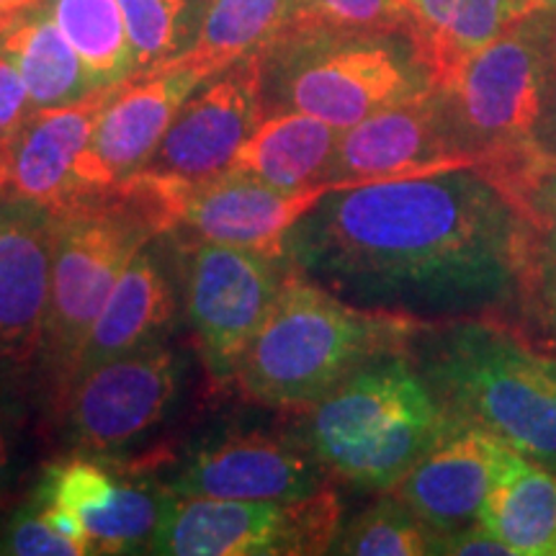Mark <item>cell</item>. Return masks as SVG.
Listing matches in <instances>:
<instances>
[{"label":"cell","mask_w":556,"mask_h":556,"mask_svg":"<svg viewBox=\"0 0 556 556\" xmlns=\"http://www.w3.org/2000/svg\"><path fill=\"white\" fill-rule=\"evenodd\" d=\"M184 299L199 358L214 387L235 384L255 332L287 276V261L253 248L176 238Z\"/></svg>","instance_id":"cell-10"},{"label":"cell","mask_w":556,"mask_h":556,"mask_svg":"<svg viewBox=\"0 0 556 556\" xmlns=\"http://www.w3.org/2000/svg\"><path fill=\"white\" fill-rule=\"evenodd\" d=\"M11 464V451H9V438H5L3 430H0V482H3L5 471H9Z\"/></svg>","instance_id":"cell-37"},{"label":"cell","mask_w":556,"mask_h":556,"mask_svg":"<svg viewBox=\"0 0 556 556\" xmlns=\"http://www.w3.org/2000/svg\"><path fill=\"white\" fill-rule=\"evenodd\" d=\"M34 111L29 88L18 67L0 52V142L11 137Z\"/></svg>","instance_id":"cell-33"},{"label":"cell","mask_w":556,"mask_h":556,"mask_svg":"<svg viewBox=\"0 0 556 556\" xmlns=\"http://www.w3.org/2000/svg\"><path fill=\"white\" fill-rule=\"evenodd\" d=\"M433 554L446 556H513L510 548L492 528H486L482 520L458 528L451 533H438Z\"/></svg>","instance_id":"cell-34"},{"label":"cell","mask_w":556,"mask_h":556,"mask_svg":"<svg viewBox=\"0 0 556 556\" xmlns=\"http://www.w3.org/2000/svg\"><path fill=\"white\" fill-rule=\"evenodd\" d=\"M137 475V467H116L109 454L75 451L45 469L34 500L78 518L90 554H148L168 490Z\"/></svg>","instance_id":"cell-13"},{"label":"cell","mask_w":556,"mask_h":556,"mask_svg":"<svg viewBox=\"0 0 556 556\" xmlns=\"http://www.w3.org/2000/svg\"><path fill=\"white\" fill-rule=\"evenodd\" d=\"M422 325L345 302L289 268L235 384L258 405L304 413L371 361L407 353Z\"/></svg>","instance_id":"cell-2"},{"label":"cell","mask_w":556,"mask_h":556,"mask_svg":"<svg viewBox=\"0 0 556 556\" xmlns=\"http://www.w3.org/2000/svg\"><path fill=\"white\" fill-rule=\"evenodd\" d=\"M137 201L160 235L253 248L283 258L289 229L309 212L330 186L289 191L240 170L201 180L137 173L119 184Z\"/></svg>","instance_id":"cell-8"},{"label":"cell","mask_w":556,"mask_h":556,"mask_svg":"<svg viewBox=\"0 0 556 556\" xmlns=\"http://www.w3.org/2000/svg\"><path fill=\"white\" fill-rule=\"evenodd\" d=\"M556 62V24L523 5L490 45L438 90L456 148L486 176L533 157L546 83Z\"/></svg>","instance_id":"cell-6"},{"label":"cell","mask_w":556,"mask_h":556,"mask_svg":"<svg viewBox=\"0 0 556 556\" xmlns=\"http://www.w3.org/2000/svg\"><path fill=\"white\" fill-rule=\"evenodd\" d=\"M505 325L541 356L556 358V229L533 227L518 304Z\"/></svg>","instance_id":"cell-29"},{"label":"cell","mask_w":556,"mask_h":556,"mask_svg":"<svg viewBox=\"0 0 556 556\" xmlns=\"http://www.w3.org/2000/svg\"><path fill=\"white\" fill-rule=\"evenodd\" d=\"M208 75H214L212 70L178 60L176 65L119 83L78 165L83 193L116 189L135 178L155 155L178 109Z\"/></svg>","instance_id":"cell-16"},{"label":"cell","mask_w":556,"mask_h":556,"mask_svg":"<svg viewBox=\"0 0 556 556\" xmlns=\"http://www.w3.org/2000/svg\"><path fill=\"white\" fill-rule=\"evenodd\" d=\"M451 168L475 165L456 148L441 96L430 88L340 131L325 184L351 189Z\"/></svg>","instance_id":"cell-14"},{"label":"cell","mask_w":556,"mask_h":556,"mask_svg":"<svg viewBox=\"0 0 556 556\" xmlns=\"http://www.w3.org/2000/svg\"><path fill=\"white\" fill-rule=\"evenodd\" d=\"M135 52V75L176 65L197 50L208 0H119Z\"/></svg>","instance_id":"cell-27"},{"label":"cell","mask_w":556,"mask_h":556,"mask_svg":"<svg viewBox=\"0 0 556 556\" xmlns=\"http://www.w3.org/2000/svg\"><path fill=\"white\" fill-rule=\"evenodd\" d=\"M405 5L407 0H296V24L291 31H405Z\"/></svg>","instance_id":"cell-30"},{"label":"cell","mask_w":556,"mask_h":556,"mask_svg":"<svg viewBox=\"0 0 556 556\" xmlns=\"http://www.w3.org/2000/svg\"><path fill=\"white\" fill-rule=\"evenodd\" d=\"M454 420L407 353L381 356L304 409L299 438L330 479L389 492Z\"/></svg>","instance_id":"cell-4"},{"label":"cell","mask_w":556,"mask_h":556,"mask_svg":"<svg viewBox=\"0 0 556 556\" xmlns=\"http://www.w3.org/2000/svg\"><path fill=\"white\" fill-rule=\"evenodd\" d=\"M160 240L163 235L150 240L124 268L80 348L70 384L90 368L119 358L150 340L165 338V332L170 330L178 309V294L168 261H165L168 255Z\"/></svg>","instance_id":"cell-20"},{"label":"cell","mask_w":556,"mask_h":556,"mask_svg":"<svg viewBox=\"0 0 556 556\" xmlns=\"http://www.w3.org/2000/svg\"><path fill=\"white\" fill-rule=\"evenodd\" d=\"M497 180L536 229H556V160L528 157L516 168L490 176Z\"/></svg>","instance_id":"cell-31"},{"label":"cell","mask_w":556,"mask_h":556,"mask_svg":"<svg viewBox=\"0 0 556 556\" xmlns=\"http://www.w3.org/2000/svg\"><path fill=\"white\" fill-rule=\"evenodd\" d=\"M438 533L422 523L409 507L381 492V497L361 510L351 523L340 526L330 554L351 556H426L433 554Z\"/></svg>","instance_id":"cell-28"},{"label":"cell","mask_w":556,"mask_h":556,"mask_svg":"<svg viewBox=\"0 0 556 556\" xmlns=\"http://www.w3.org/2000/svg\"><path fill=\"white\" fill-rule=\"evenodd\" d=\"M520 3H523V5H539V9H544L556 24V0H520Z\"/></svg>","instance_id":"cell-38"},{"label":"cell","mask_w":556,"mask_h":556,"mask_svg":"<svg viewBox=\"0 0 556 556\" xmlns=\"http://www.w3.org/2000/svg\"><path fill=\"white\" fill-rule=\"evenodd\" d=\"M296 0H208L197 50V65L219 73L235 60L258 54L294 29Z\"/></svg>","instance_id":"cell-25"},{"label":"cell","mask_w":556,"mask_h":556,"mask_svg":"<svg viewBox=\"0 0 556 556\" xmlns=\"http://www.w3.org/2000/svg\"><path fill=\"white\" fill-rule=\"evenodd\" d=\"M45 5L86 62L96 86H116L135 75V52L119 0H45Z\"/></svg>","instance_id":"cell-26"},{"label":"cell","mask_w":556,"mask_h":556,"mask_svg":"<svg viewBox=\"0 0 556 556\" xmlns=\"http://www.w3.org/2000/svg\"><path fill=\"white\" fill-rule=\"evenodd\" d=\"M407 356L451 420L556 475V377L516 330L482 317L428 323Z\"/></svg>","instance_id":"cell-3"},{"label":"cell","mask_w":556,"mask_h":556,"mask_svg":"<svg viewBox=\"0 0 556 556\" xmlns=\"http://www.w3.org/2000/svg\"><path fill=\"white\" fill-rule=\"evenodd\" d=\"M533 157L556 160V62L552 75H548L539 124L533 131Z\"/></svg>","instance_id":"cell-35"},{"label":"cell","mask_w":556,"mask_h":556,"mask_svg":"<svg viewBox=\"0 0 556 556\" xmlns=\"http://www.w3.org/2000/svg\"><path fill=\"white\" fill-rule=\"evenodd\" d=\"M160 238L150 214L122 186L58 208L45 361L54 400L65 392L96 317L129 261Z\"/></svg>","instance_id":"cell-7"},{"label":"cell","mask_w":556,"mask_h":556,"mask_svg":"<svg viewBox=\"0 0 556 556\" xmlns=\"http://www.w3.org/2000/svg\"><path fill=\"white\" fill-rule=\"evenodd\" d=\"M533 225L479 168L330 189L289 229L291 270L366 309L507 323Z\"/></svg>","instance_id":"cell-1"},{"label":"cell","mask_w":556,"mask_h":556,"mask_svg":"<svg viewBox=\"0 0 556 556\" xmlns=\"http://www.w3.org/2000/svg\"><path fill=\"white\" fill-rule=\"evenodd\" d=\"M180 381L184 361L160 338L90 368L54 405L75 451L111 454L163 426Z\"/></svg>","instance_id":"cell-11"},{"label":"cell","mask_w":556,"mask_h":556,"mask_svg":"<svg viewBox=\"0 0 556 556\" xmlns=\"http://www.w3.org/2000/svg\"><path fill=\"white\" fill-rule=\"evenodd\" d=\"M328 482V471L299 433L240 430L193 448L165 490L178 497L302 500Z\"/></svg>","instance_id":"cell-15"},{"label":"cell","mask_w":556,"mask_h":556,"mask_svg":"<svg viewBox=\"0 0 556 556\" xmlns=\"http://www.w3.org/2000/svg\"><path fill=\"white\" fill-rule=\"evenodd\" d=\"M340 131L317 116L302 111H274L263 116L227 170L250 173L289 191L328 186L325 176Z\"/></svg>","instance_id":"cell-23"},{"label":"cell","mask_w":556,"mask_h":556,"mask_svg":"<svg viewBox=\"0 0 556 556\" xmlns=\"http://www.w3.org/2000/svg\"><path fill=\"white\" fill-rule=\"evenodd\" d=\"M45 3V0H0V29L5 24H11L13 18H18L21 13L31 11L34 5Z\"/></svg>","instance_id":"cell-36"},{"label":"cell","mask_w":556,"mask_h":556,"mask_svg":"<svg viewBox=\"0 0 556 556\" xmlns=\"http://www.w3.org/2000/svg\"><path fill=\"white\" fill-rule=\"evenodd\" d=\"M546 361H548V368H552L554 377H556V358H548V356H546Z\"/></svg>","instance_id":"cell-39"},{"label":"cell","mask_w":556,"mask_h":556,"mask_svg":"<svg viewBox=\"0 0 556 556\" xmlns=\"http://www.w3.org/2000/svg\"><path fill=\"white\" fill-rule=\"evenodd\" d=\"M266 116L261 52L208 75L178 109L144 176L201 180L229 168Z\"/></svg>","instance_id":"cell-12"},{"label":"cell","mask_w":556,"mask_h":556,"mask_svg":"<svg viewBox=\"0 0 556 556\" xmlns=\"http://www.w3.org/2000/svg\"><path fill=\"white\" fill-rule=\"evenodd\" d=\"M495 438L479 428L454 422L389 492L435 533L458 531L482 516L495 471Z\"/></svg>","instance_id":"cell-19"},{"label":"cell","mask_w":556,"mask_h":556,"mask_svg":"<svg viewBox=\"0 0 556 556\" xmlns=\"http://www.w3.org/2000/svg\"><path fill=\"white\" fill-rule=\"evenodd\" d=\"M0 52L18 67L34 109L65 106L99 88L45 3L0 29Z\"/></svg>","instance_id":"cell-24"},{"label":"cell","mask_w":556,"mask_h":556,"mask_svg":"<svg viewBox=\"0 0 556 556\" xmlns=\"http://www.w3.org/2000/svg\"><path fill=\"white\" fill-rule=\"evenodd\" d=\"M116 86L96 88L65 106L34 109L29 119L0 142V197L52 212L88 197L78 165Z\"/></svg>","instance_id":"cell-18"},{"label":"cell","mask_w":556,"mask_h":556,"mask_svg":"<svg viewBox=\"0 0 556 556\" xmlns=\"http://www.w3.org/2000/svg\"><path fill=\"white\" fill-rule=\"evenodd\" d=\"M520 9V0H407L405 34L433 88H441L471 54L490 45Z\"/></svg>","instance_id":"cell-22"},{"label":"cell","mask_w":556,"mask_h":556,"mask_svg":"<svg viewBox=\"0 0 556 556\" xmlns=\"http://www.w3.org/2000/svg\"><path fill=\"white\" fill-rule=\"evenodd\" d=\"M58 212L0 201V381L16 379L45 353Z\"/></svg>","instance_id":"cell-17"},{"label":"cell","mask_w":556,"mask_h":556,"mask_svg":"<svg viewBox=\"0 0 556 556\" xmlns=\"http://www.w3.org/2000/svg\"><path fill=\"white\" fill-rule=\"evenodd\" d=\"M343 507L332 486L302 500L165 497L150 552L160 556L330 554Z\"/></svg>","instance_id":"cell-9"},{"label":"cell","mask_w":556,"mask_h":556,"mask_svg":"<svg viewBox=\"0 0 556 556\" xmlns=\"http://www.w3.org/2000/svg\"><path fill=\"white\" fill-rule=\"evenodd\" d=\"M0 554L11 556H80V548L54 528L41 507L24 505L0 531Z\"/></svg>","instance_id":"cell-32"},{"label":"cell","mask_w":556,"mask_h":556,"mask_svg":"<svg viewBox=\"0 0 556 556\" xmlns=\"http://www.w3.org/2000/svg\"><path fill=\"white\" fill-rule=\"evenodd\" d=\"M0 201H3V197H0Z\"/></svg>","instance_id":"cell-40"},{"label":"cell","mask_w":556,"mask_h":556,"mask_svg":"<svg viewBox=\"0 0 556 556\" xmlns=\"http://www.w3.org/2000/svg\"><path fill=\"white\" fill-rule=\"evenodd\" d=\"M266 114L302 111L338 131L433 88L405 31L296 29L261 52Z\"/></svg>","instance_id":"cell-5"},{"label":"cell","mask_w":556,"mask_h":556,"mask_svg":"<svg viewBox=\"0 0 556 556\" xmlns=\"http://www.w3.org/2000/svg\"><path fill=\"white\" fill-rule=\"evenodd\" d=\"M479 520L513 556H556V475L497 441L495 471Z\"/></svg>","instance_id":"cell-21"}]
</instances>
